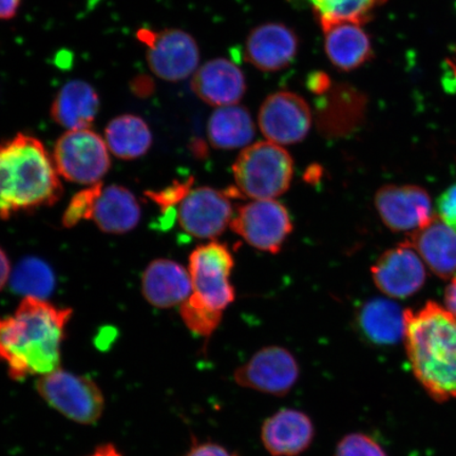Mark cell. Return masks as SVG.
Here are the masks:
<instances>
[{
    "label": "cell",
    "instance_id": "8fae6325",
    "mask_svg": "<svg viewBox=\"0 0 456 456\" xmlns=\"http://www.w3.org/2000/svg\"><path fill=\"white\" fill-rule=\"evenodd\" d=\"M258 123L267 141L281 146L297 144L310 133L311 108L300 95L281 91L267 96L260 108Z\"/></svg>",
    "mask_w": 456,
    "mask_h": 456
},
{
    "label": "cell",
    "instance_id": "5bb4252c",
    "mask_svg": "<svg viewBox=\"0 0 456 456\" xmlns=\"http://www.w3.org/2000/svg\"><path fill=\"white\" fill-rule=\"evenodd\" d=\"M370 272L380 292L397 299L411 297L426 281L423 262L418 253L404 243L381 255Z\"/></svg>",
    "mask_w": 456,
    "mask_h": 456
},
{
    "label": "cell",
    "instance_id": "52a82bcc",
    "mask_svg": "<svg viewBox=\"0 0 456 456\" xmlns=\"http://www.w3.org/2000/svg\"><path fill=\"white\" fill-rule=\"evenodd\" d=\"M233 258L225 244L209 242L197 248L190 256L192 295L205 305L224 311L235 300L230 281Z\"/></svg>",
    "mask_w": 456,
    "mask_h": 456
},
{
    "label": "cell",
    "instance_id": "e575fe53",
    "mask_svg": "<svg viewBox=\"0 0 456 456\" xmlns=\"http://www.w3.org/2000/svg\"><path fill=\"white\" fill-rule=\"evenodd\" d=\"M307 86L313 93L317 94H321L326 93V91L330 87V79L323 73H315L310 77L309 81H307Z\"/></svg>",
    "mask_w": 456,
    "mask_h": 456
},
{
    "label": "cell",
    "instance_id": "277c9868",
    "mask_svg": "<svg viewBox=\"0 0 456 456\" xmlns=\"http://www.w3.org/2000/svg\"><path fill=\"white\" fill-rule=\"evenodd\" d=\"M236 186L253 200H275L287 192L294 175V162L281 145L270 141L245 147L232 167Z\"/></svg>",
    "mask_w": 456,
    "mask_h": 456
},
{
    "label": "cell",
    "instance_id": "d590c367",
    "mask_svg": "<svg viewBox=\"0 0 456 456\" xmlns=\"http://www.w3.org/2000/svg\"><path fill=\"white\" fill-rule=\"evenodd\" d=\"M21 0H0V20H12L20 9Z\"/></svg>",
    "mask_w": 456,
    "mask_h": 456
},
{
    "label": "cell",
    "instance_id": "44dd1931",
    "mask_svg": "<svg viewBox=\"0 0 456 456\" xmlns=\"http://www.w3.org/2000/svg\"><path fill=\"white\" fill-rule=\"evenodd\" d=\"M100 110L98 93L88 83L71 81L56 94L51 117L68 130L87 129L94 124Z\"/></svg>",
    "mask_w": 456,
    "mask_h": 456
},
{
    "label": "cell",
    "instance_id": "836d02e7",
    "mask_svg": "<svg viewBox=\"0 0 456 456\" xmlns=\"http://www.w3.org/2000/svg\"><path fill=\"white\" fill-rule=\"evenodd\" d=\"M130 89L139 98H148L155 93V83L147 76L135 77L130 83Z\"/></svg>",
    "mask_w": 456,
    "mask_h": 456
},
{
    "label": "cell",
    "instance_id": "4dcf8cb0",
    "mask_svg": "<svg viewBox=\"0 0 456 456\" xmlns=\"http://www.w3.org/2000/svg\"><path fill=\"white\" fill-rule=\"evenodd\" d=\"M191 184L192 179H190V181L183 182V183H175L173 186H169L167 190L162 191L151 192L150 195L147 196L150 197L153 202L158 204L159 207L163 209V212H168L175 205L183 201L187 193L191 191Z\"/></svg>",
    "mask_w": 456,
    "mask_h": 456
},
{
    "label": "cell",
    "instance_id": "5b68a950",
    "mask_svg": "<svg viewBox=\"0 0 456 456\" xmlns=\"http://www.w3.org/2000/svg\"><path fill=\"white\" fill-rule=\"evenodd\" d=\"M105 140L87 129L68 130L56 142L53 161L57 173L73 183L94 185L110 168Z\"/></svg>",
    "mask_w": 456,
    "mask_h": 456
},
{
    "label": "cell",
    "instance_id": "30bf717a",
    "mask_svg": "<svg viewBox=\"0 0 456 456\" xmlns=\"http://www.w3.org/2000/svg\"><path fill=\"white\" fill-rule=\"evenodd\" d=\"M296 358L282 346H266L236 370V383L248 389L273 396H284L299 379Z\"/></svg>",
    "mask_w": 456,
    "mask_h": 456
},
{
    "label": "cell",
    "instance_id": "e0dca14e",
    "mask_svg": "<svg viewBox=\"0 0 456 456\" xmlns=\"http://www.w3.org/2000/svg\"><path fill=\"white\" fill-rule=\"evenodd\" d=\"M404 244L412 248L437 277L456 275V232L435 215L429 224L409 232Z\"/></svg>",
    "mask_w": 456,
    "mask_h": 456
},
{
    "label": "cell",
    "instance_id": "7c38bea8",
    "mask_svg": "<svg viewBox=\"0 0 456 456\" xmlns=\"http://www.w3.org/2000/svg\"><path fill=\"white\" fill-rule=\"evenodd\" d=\"M178 220L182 230L193 238L218 237L232 220L230 197L214 188H195L179 204Z\"/></svg>",
    "mask_w": 456,
    "mask_h": 456
},
{
    "label": "cell",
    "instance_id": "603a6c76",
    "mask_svg": "<svg viewBox=\"0 0 456 456\" xmlns=\"http://www.w3.org/2000/svg\"><path fill=\"white\" fill-rule=\"evenodd\" d=\"M141 208L134 193L123 186L102 187L94 204L93 218L100 230L126 233L139 224Z\"/></svg>",
    "mask_w": 456,
    "mask_h": 456
},
{
    "label": "cell",
    "instance_id": "6da1fadb",
    "mask_svg": "<svg viewBox=\"0 0 456 456\" xmlns=\"http://www.w3.org/2000/svg\"><path fill=\"white\" fill-rule=\"evenodd\" d=\"M71 310L25 297L13 315L0 317V362L11 379L43 376L60 368L61 346Z\"/></svg>",
    "mask_w": 456,
    "mask_h": 456
},
{
    "label": "cell",
    "instance_id": "8992f818",
    "mask_svg": "<svg viewBox=\"0 0 456 456\" xmlns=\"http://www.w3.org/2000/svg\"><path fill=\"white\" fill-rule=\"evenodd\" d=\"M39 395L66 418L77 423L94 424L101 418L105 402L94 381L57 369L39 378Z\"/></svg>",
    "mask_w": 456,
    "mask_h": 456
},
{
    "label": "cell",
    "instance_id": "2e32d148",
    "mask_svg": "<svg viewBox=\"0 0 456 456\" xmlns=\"http://www.w3.org/2000/svg\"><path fill=\"white\" fill-rule=\"evenodd\" d=\"M191 89L207 104L224 107L242 100L247 82L240 68L232 61L216 59L205 62L193 73Z\"/></svg>",
    "mask_w": 456,
    "mask_h": 456
},
{
    "label": "cell",
    "instance_id": "7402d4cb",
    "mask_svg": "<svg viewBox=\"0 0 456 456\" xmlns=\"http://www.w3.org/2000/svg\"><path fill=\"white\" fill-rule=\"evenodd\" d=\"M356 321L363 338L374 346H393L403 338L404 312L391 300L367 301L358 311Z\"/></svg>",
    "mask_w": 456,
    "mask_h": 456
},
{
    "label": "cell",
    "instance_id": "1f68e13d",
    "mask_svg": "<svg viewBox=\"0 0 456 456\" xmlns=\"http://www.w3.org/2000/svg\"><path fill=\"white\" fill-rule=\"evenodd\" d=\"M438 216L456 232V184L449 187L437 200Z\"/></svg>",
    "mask_w": 456,
    "mask_h": 456
},
{
    "label": "cell",
    "instance_id": "4fadbf2b",
    "mask_svg": "<svg viewBox=\"0 0 456 456\" xmlns=\"http://www.w3.org/2000/svg\"><path fill=\"white\" fill-rule=\"evenodd\" d=\"M374 203L380 219L393 232H412L435 216L429 193L419 186L386 185L376 192Z\"/></svg>",
    "mask_w": 456,
    "mask_h": 456
},
{
    "label": "cell",
    "instance_id": "ba28073f",
    "mask_svg": "<svg viewBox=\"0 0 456 456\" xmlns=\"http://www.w3.org/2000/svg\"><path fill=\"white\" fill-rule=\"evenodd\" d=\"M136 37L145 45L151 70L164 81H183L198 69L200 50L191 34L179 28H141Z\"/></svg>",
    "mask_w": 456,
    "mask_h": 456
},
{
    "label": "cell",
    "instance_id": "8d00e7d4",
    "mask_svg": "<svg viewBox=\"0 0 456 456\" xmlns=\"http://www.w3.org/2000/svg\"><path fill=\"white\" fill-rule=\"evenodd\" d=\"M444 304H446V309L456 317V275L450 279L444 293Z\"/></svg>",
    "mask_w": 456,
    "mask_h": 456
},
{
    "label": "cell",
    "instance_id": "ac0fdd59",
    "mask_svg": "<svg viewBox=\"0 0 456 456\" xmlns=\"http://www.w3.org/2000/svg\"><path fill=\"white\" fill-rule=\"evenodd\" d=\"M315 429L305 413L283 409L265 421L261 440L273 456H297L311 446Z\"/></svg>",
    "mask_w": 456,
    "mask_h": 456
},
{
    "label": "cell",
    "instance_id": "ffe728a7",
    "mask_svg": "<svg viewBox=\"0 0 456 456\" xmlns=\"http://www.w3.org/2000/svg\"><path fill=\"white\" fill-rule=\"evenodd\" d=\"M322 31L329 60L339 70H355L372 59V44L361 25L338 22L323 27Z\"/></svg>",
    "mask_w": 456,
    "mask_h": 456
},
{
    "label": "cell",
    "instance_id": "7a4b0ae2",
    "mask_svg": "<svg viewBox=\"0 0 456 456\" xmlns=\"http://www.w3.org/2000/svg\"><path fill=\"white\" fill-rule=\"evenodd\" d=\"M404 345L414 376L437 403L456 398V317L436 302L404 311Z\"/></svg>",
    "mask_w": 456,
    "mask_h": 456
},
{
    "label": "cell",
    "instance_id": "cb8c5ba5",
    "mask_svg": "<svg viewBox=\"0 0 456 456\" xmlns=\"http://www.w3.org/2000/svg\"><path fill=\"white\" fill-rule=\"evenodd\" d=\"M208 135L215 148L224 151L248 147L255 136V124L247 108L218 107L209 118Z\"/></svg>",
    "mask_w": 456,
    "mask_h": 456
},
{
    "label": "cell",
    "instance_id": "d4e9b609",
    "mask_svg": "<svg viewBox=\"0 0 456 456\" xmlns=\"http://www.w3.org/2000/svg\"><path fill=\"white\" fill-rule=\"evenodd\" d=\"M105 142L117 158L134 159L150 151L152 134L144 119L134 114H123L107 125Z\"/></svg>",
    "mask_w": 456,
    "mask_h": 456
},
{
    "label": "cell",
    "instance_id": "d6986e66",
    "mask_svg": "<svg viewBox=\"0 0 456 456\" xmlns=\"http://www.w3.org/2000/svg\"><path fill=\"white\" fill-rule=\"evenodd\" d=\"M142 288L146 300L161 309L181 305L192 294L190 272L167 259L153 261L147 266Z\"/></svg>",
    "mask_w": 456,
    "mask_h": 456
},
{
    "label": "cell",
    "instance_id": "4316f807",
    "mask_svg": "<svg viewBox=\"0 0 456 456\" xmlns=\"http://www.w3.org/2000/svg\"><path fill=\"white\" fill-rule=\"evenodd\" d=\"M11 287L26 297L45 300L54 289V273L45 262L30 256L15 267L11 275Z\"/></svg>",
    "mask_w": 456,
    "mask_h": 456
},
{
    "label": "cell",
    "instance_id": "74e56055",
    "mask_svg": "<svg viewBox=\"0 0 456 456\" xmlns=\"http://www.w3.org/2000/svg\"><path fill=\"white\" fill-rule=\"evenodd\" d=\"M11 276L10 261L7 255L0 248V290L7 284Z\"/></svg>",
    "mask_w": 456,
    "mask_h": 456
},
{
    "label": "cell",
    "instance_id": "f546056e",
    "mask_svg": "<svg viewBox=\"0 0 456 456\" xmlns=\"http://www.w3.org/2000/svg\"><path fill=\"white\" fill-rule=\"evenodd\" d=\"M335 456H387V453L372 437L362 433H351L339 442Z\"/></svg>",
    "mask_w": 456,
    "mask_h": 456
},
{
    "label": "cell",
    "instance_id": "484cf974",
    "mask_svg": "<svg viewBox=\"0 0 456 456\" xmlns=\"http://www.w3.org/2000/svg\"><path fill=\"white\" fill-rule=\"evenodd\" d=\"M322 28L353 22L362 26L372 20L375 11L387 0H309Z\"/></svg>",
    "mask_w": 456,
    "mask_h": 456
},
{
    "label": "cell",
    "instance_id": "9c48e42d",
    "mask_svg": "<svg viewBox=\"0 0 456 456\" xmlns=\"http://www.w3.org/2000/svg\"><path fill=\"white\" fill-rule=\"evenodd\" d=\"M230 226L250 247L271 254L281 252L293 231L288 209L276 200H254L243 205Z\"/></svg>",
    "mask_w": 456,
    "mask_h": 456
},
{
    "label": "cell",
    "instance_id": "9a60e30c",
    "mask_svg": "<svg viewBox=\"0 0 456 456\" xmlns=\"http://www.w3.org/2000/svg\"><path fill=\"white\" fill-rule=\"evenodd\" d=\"M298 45L292 28L281 22H267L249 33L245 42V60L261 71H281L292 64Z\"/></svg>",
    "mask_w": 456,
    "mask_h": 456
},
{
    "label": "cell",
    "instance_id": "3957f363",
    "mask_svg": "<svg viewBox=\"0 0 456 456\" xmlns=\"http://www.w3.org/2000/svg\"><path fill=\"white\" fill-rule=\"evenodd\" d=\"M62 187L43 142L20 134L0 142V218L54 204Z\"/></svg>",
    "mask_w": 456,
    "mask_h": 456
},
{
    "label": "cell",
    "instance_id": "d6a6232c",
    "mask_svg": "<svg viewBox=\"0 0 456 456\" xmlns=\"http://www.w3.org/2000/svg\"><path fill=\"white\" fill-rule=\"evenodd\" d=\"M186 456H237L235 453L228 452L224 447L218 444L205 443L196 444L191 449Z\"/></svg>",
    "mask_w": 456,
    "mask_h": 456
},
{
    "label": "cell",
    "instance_id": "83f0119b",
    "mask_svg": "<svg viewBox=\"0 0 456 456\" xmlns=\"http://www.w3.org/2000/svg\"><path fill=\"white\" fill-rule=\"evenodd\" d=\"M180 313L188 329L207 338L218 329L224 316V311L214 310L205 305L192 294L180 305Z\"/></svg>",
    "mask_w": 456,
    "mask_h": 456
},
{
    "label": "cell",
    "instance_id": "f35d334b",
    "mask_svg": "<svg viewBox=\"0 0 456 456\" xmlns=\"http://www.w3.org/2000/svg\"><path fill=\"white\" fill-rule=\"evenodd\" d=\"M90 456H122L112 444H105L95 450V452Z\"/></svg>",
    "mask_w": 456,
    "mask_h": 456
},
{
    "label": "cell",
    "instance_id": "f1b7e54d",
    "mask_svg": "<svg viewBox=\"0 0 456 456\" xmlns=\"http://www.w3.org/2000/svg\"><path fill=\"white\" fill-rule=\"evenodd\" d=\"M102 190L101 183L91 185L74 196L62 216V224L68 228L73 227L82 220L93 218L94 204Z\"/></svg>",
    "mask_w": 456,
    "mask_h": 456
}]
</instances>
